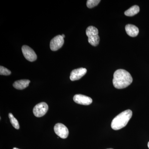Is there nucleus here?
Wrapping results in <instances>:
<instances>
[{
    "instance_id": "obj_1",
    "label": "nucleus",
    "mask_w": 149,
    "mask_h": 149,
    "mask_svg": "<svg viewBox=\"0 0 149 149\" xmlns=\"http://www.w3.org/2000/svg\"><path fill=\"white\" fill-rule=\"evenodd\" d=\"M133 82V78L128 71L123 69H118L114 72L113 84L118 89L127 88Z\"/></svg>"
},
{
    "instance_id": "obj_2",
    "label": "nucleus",
    "mask_w": 149,
    "mask_h": 149,
    "mask_svg": "<svg viewBox=\"0 0 149 149\" xmlns=\"http://www.w3.org/2000/svg\"><path fill=\"white\" fill-rule=\"evenodd\" d=\"M132 111L128 109L118 115L112 121L111 128L114 130H118L124 128L128 124L132 117Z\"/></svg>"
},
{
    "instance_id": "obj_3",
    "label": "nucleus",
    "mask_w": 149,
    "mask_h": 149,
    "mask_svg": "<svg viewBox=\"0 0 149 149\" xmlns=\"http://www.w3.org/2000/svg\"><path fill=\"white\" fill-rule=\"evenodd\" d=\"M98 30L94 26H89L86 30V34L88 37L89 43L92 46H97L100 42Z\"/></svg>"
},
{
    "instance_id": "obj_4",
    "label": "nucleus",
    "mask_w": 149,
    "mask_h": 149,
    "mask_svg": "<svg viewBox=\"0 0 149 149\" xmlns=\"http://www.w3.org/2000/svg\"><path fill=\"white\" fill-rule=\"evenodd\" d=\"M49 109L47 104L42 102L36 105L33 110L34 115L36 117H41L46 114Z\"/></svg>"
},
{
    "instance_id": "obj_5",
    "label": "nucleus",
    "mask_w": 149,
    "mask_h": 149,
    "mask_svg": "<svg viewBox=\"0 0 149 149\" xmlns=\"http://www.w3.org/2000/svg\"><path fill=\"white\" fill-rule=\"evenodd\" d=\"M54 130L56 134L61 139H66L69 135L68 129L66 126L62 123L56 124L54 127Z\"/></svg>"
},
{
    "instance_id": "obj_6",
    "label": "nucleus",
    "mask_w": 149,
    "mask_h": 149,
    "mask_svg": "<svg viewBox=\"0 0 149 149\" xmlns=\"http://www.w3.org/2000/svg\"><path fill=\"white\" fill-rule=\"evenodd\" d=\"M22 54L25 58L29 61L33 62L36 60L37 56L35 51L29 46L24 45L22 48Z\"/></svg>"
},
{
    "instance_id": "obj_7",
    "label": "nucleus",
    "mask_w": 149,
    "mask_h": 149,
    "mask_svg": "<svg viewBox=\"0 0 149 149\" xmlns=\"http://www.w3.org/2000/svg\"><path fill=\"white\" fill-rule=\"evenodd\" d=\"M64 43V38L61 35H58L51 40L50 47L52 51H57L62 47Z\"/></svg>"
},
{
    "instance_id": "obj_8",
    "label": "nucleus",
    "mask_w": 149,
    "mask_h": 149,
    "mask_svg": "<svg viewBox=\"0 0 149 149\" xmlns=\"http://www.w3.org/2000/svg\"><path fill=\"white\" fill-rule=\"evenodd\" d=\"M73 99L76 103L83 105H89L93 102V100L91 97L80 94L75 95Z\"/></svg>"
},
{
    "instance_id": "obj_9",
    "label": "nucleus",
    "mask_w": 149,
    "mask_h": 149,
    "mask_svg": "<svg viewBox=\"0 0 149 149\" xmlns=\"http://www.w3.org/2000/svg\"><path fill=\"white\" fill-rule=\"evenodd\" d=\"M87 72V69L83 68L73 70L70 73V80L73 81L79 80L86 74Z\"/></svg>"
},
{
    "instance_id": "obj_10",
    "label": "nucleus",
    "mask_w": 149,
    "mask_h": 149,
    "mask_svg": "<svg viewBox=\"0 0 149 149\" xmlns=\"http://www.w3.org/2000/svg\"><path fill=\"white\" fill-rule=\"evenodd\" d=\"M125 29L127 34L130 37H136L139 33V28L133 24H127L125 26Z\"/></svg>"
},
{
    "instance_id": "obj_11",
    "label": "nucleus",
    "mask_w": 149,
    "mask_h": 149,
    "mask_svg": "<svg viewBox=\"0 0 149 149\" xmlns=\"http://www.w3.org/2000/svg\"><path fill=\"white\" fill-rule=\"evenodd\" d=\"M30 82V80H17L14 82L13 84V86L17 90H23L29 86Z\"/></svg>"
},
{
    "instance_id": "obj_12",
    "label": "nucleus",
    "mask_w": 149,
    "mask_h": 149,
    "mask_svg": "<svg viewBox=\"0 0 149 149\" xmlns=\"http://www.w3.org/2000/svg\"><path fill=\"white\" fill-rule=\"evenodd\" d=\"M139 11H140V8L139 6L135 5L125 11L124 14L127 16H133L139 13Z\"/></svg>"
},
{
    "instance_id": "obj_13",
    "label": "nucleus",
    "mask_w": 149,
    "mask_h": 149,
    "mask_svg": "<svg viewBox=\"0 0 149 149\" xmlns=\"http://www.w3.org/2000/svg\"><path fill=\"white\" fill-rule=\"evenodd\" d=\"M8 116L9 118L11 123L15 129H19V124L18 120H17V119L15 117H14V116H13L12 113H9Z\"/></svg>"
},
{
    "instance_id": "obj_14",
    "label": "nucleus",
    "mask_w": 149,
    "mask_h": 149,
    "mask_svg": "<svg viewBox=\"0 0 149 149\" xmlns=\"http://www.w3.org/2000/svg\"><path fill=\"white\" fill-rule=\"evenodd\" d=\"M101 1L100 0H88L87 2V7L89 8H92L98 5Z\"/></svg>"
},
{
    "instance_id": "obj_15",
    "label": "nucleus",
    "mask_w": 149,
    "mask_h": 149,
    "mask_svg": "<svg viewBox=\"0 0 149 149\" xmlns=\"http://www.w3.org/2000/svg\"><path fill=\"white\" fill-rule=\"evenodd\" d=\"M11 72L10 70H9L7 68L4 67L0 66V74L1 75H10Z\"/></svg>"
},
{
    "instance_id": "obj_16",
    "label": "nucleus",
    "mask_w": 149,
    "mask_h": 149,
    "mask_svg": "<svg viewBox=\"0 0 149 149\" xmlns=\"http://www.w3.org/2000/svg\"><path fill=\"white\" fill-rule=\"evenodd\" d=\"M61 36H62V37H63V38H64L65 37V35H61Z\"/></svg>"
},
{
    "instance_id": "obj_17",
    "label": "nucleus",
    "mask_w": 149,
    "mask_h": 149,
    "mask_svg": "<svg viewBox=\"0 0 149 149\" xmlns=\"http://www.w3.org/2000/svg\"><path fill=\"white\" fill-rule=\"evenodd\" d=\"M148 148L149 149V142H148Z\"/></svg>"
},
{
    "instance_id": "obj_18",
    "label": "nucleus",
    "mask_w": 149,
    "mask_h": 149,
    "mask_svg": "<svg viewBox=\"0 0 149 149\" xmlns=\"http://www.w3.org/2000/svg\"><path fill=\"white\" fill-rule=\"evenodd\" d=\"M13 149H19L17 148H13Z\"/></svg>"
},
{
    "instance_id": "obj_19",
    "label": "nucleus",
    "mask_w": 149,
    "mask_h": 149,
    "mask_svg": "<svg viewBox=\"0 0 149 149\" xmlns=\"http://www.w3.org/2000/svg\"><path fill=\"white\" fill-rule=\"evenodd\" d=\"M112 149V148H109V149Z\"/></svg>"
}]
</instances>
